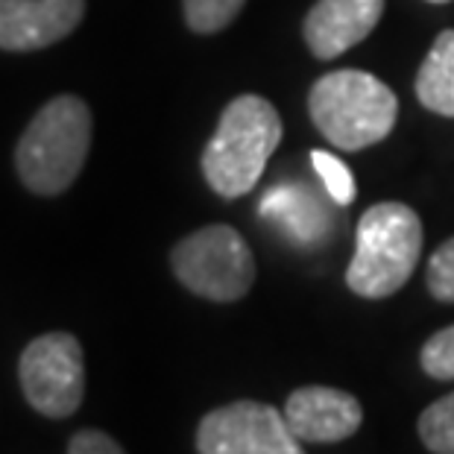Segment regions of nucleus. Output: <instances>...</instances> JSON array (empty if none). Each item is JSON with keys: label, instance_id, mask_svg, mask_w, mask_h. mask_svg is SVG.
<instances>
[{"label": "nucleus", "instance_id": "nucleus-5", "mask_svg": "<svg viewBox=\"0 0 454 454\" xmlns=\"http://www.w3.org/2000/svg\"><path fill=\"white\" fill-rule=\"evenodd\" d=\"M170 267L191 294L211 302H238L255 282L253 249L238 229L223 223L182 238L170 253Z\"/></svg>", "mask_w": 454, "mask_h": 454}, {"label": "nucleus", "instance_id": "nucleus-18", "mask_svg": "<svg viewBox=\"0 0 454 454\" xmlns=\"http://www.w3.org/2000/svg\"><path fill=\"white\" fill-rule=\"evenodd\" d=\"M428 4H449V0H428Z\"/></svg>", "mask_w": 454, "mask_h": 454}, {"label": "nucleus", "instance_id": "nucleus-1", "mask_svg": "<svg viewBox=\"0 0 454 454\" xmlns=\"http://www.w3.org/2000/svg\"><path fill=\"white\" fill-rule=\"evenodd\" d=\"M91 150V109L76 94L44 103L15 147V170L38 197L65 194Z\"/></svg>", "mask_w": 454, "mask_h": 454}, {"label": "nucleus", "instance_id": "nucleus-12", "mask_svg": "<svg viewBox=\"0 0 454 454\" xmlns=\"http://www.w3.org/2000/svg\"><path fill=\"white\" fill-rule=\"evenodd\" d=\"M419 437L434 454H454V393L431 402L419 417Z\"/></svg>", "mask_w": 454, "mask_h": 454}, {"label": "nucleus", "instance_id": "nucleus-14", "mask_svg": "<svg viewBox=\"0 0 454 454\" xmlns=\"http://www.w3.org/2000/svg\"><path fill=\"white\" fill-rule=\"evenodd\" d=\"M311 161H314V170L320 173L328 197H332L337 206H349V202L355 200V176H352V170L346 168L340 159L332 156V153H325V150H314Z\"/></svg>", "mask_w": 454, "mask_h": 454}, {"label": "nucleus", "instance_id": "nucleus-16", "mask_svg": "<svg viewBox=\"0 0 454 454\" xmlns=\"http://www.w3.org/2000/svg\"><path fill=\"white\" fill-rule=\"evenodd\" d=\"M428 291L437 302H454V238L428 261Z\"/></svg>", "mask_w": 454, "mask_h": 454}, {"label": "nucleus", "instance_id": "nucleus-4", "mask_svg": "<svg viewBox=\"0 0 454 454\" xmlns=\"http://www.w3.org/2000/svg\"><path fill=\"white\" fill-rule=\"evenodd\" d=\"M422 220L404 202H379L366 208L355 231V255L346 285L364 299H384L402 291L422 255Z\"/></svg>", "mask_w": 454, "mask_h": 454}, {"label": "nucleus", "instance_id": "nucleus-17", "mask_svg": "<svg viewBox=\"0 0 454 454\" xmlns=\"http://www.w3.org/2000/svg\"><path fill=\"white\" fill-rule=\"evenodd\" d=\"M67 454H127V451H123L121 442L112 440L109 434L85 428V431H76L71 437V442H67Z\"/></svg>", "mask_w": 454, "mask_h": 454}, {"label": "nucleus", "instance_id": "nucleus-8", "mask_svg": "<svg viewBox=\"0 0 454 454\" xmlns=\"http://www.w3.org/2000/svg\"><path fill=\"white\" fill-rule=\"evenodd\" d=\"M85 18V0H0V51H44L71 35Z\"/></svg>", "mask_w": 454, "mask_h": 454}, {"label": "nucleus", "instance_id": "nucleus-9", "mask_svg": "<svg viewBox=\"0 0 454 454\" xmlns=\"http://www.w3.org/2000/svg\"><path fill=\"white\" fill-rule=\"evenodd\" d=\"M285 419L302 442H340L361 428L364 408L352 393L314 384L287 395Z\"/></svg>", "mask_w": 454, "mask_h": 454}, {"label": "nucleus", "instance_id": "nucleus-10", "mask_svg": "<svg viewBox=\"0 0 454 454\" xmlns=\"http://www.w3.org/2000/svg\"><path fill=\"white\" fill-rule=\"evenodd\" d=\"M384 15V0H320L305 18V42L317 59H337L361 44Z\"/></svg>", "mask_w": 454, "mask_h": 454}, {"label": "nucleus", "instance_id": "nucleus-15", "mask_svg": "<svg viewBox=\"0 0 454 454\" xmlns=\"http://www.w3.org/2000/svg\"><path fill=\"white\" fill-rule=\"evenodd\" d=\"M422 370L437 381H454V325L442 328L422 346Z\"/></svg>", "mask_w": 454, "mask_h": 454}, {"label": "nucleus", "instance_id": "nucleus-3", "mask_svg": "<svg viewBox=\"0 0 454 454\" xmlns=\"http://www.w3.org/2000/svg\"><path fill=\"white\" fill-rule=\"evenodd\" d=\"M314 127L337 150L357 153L384 141L399 118V100L390 85L366 71H332L308 94Z\"/></svg>", "mask_w": 454, "mask_h": 454}, {"label": "nucleus", "instance_id": "nucleus-11", "mask_svg": "<svg viewBox=\"0 0 454 454\" xmlns=\"http://www.w3.org/2000/svg\"><path fill=\"white\" fill-rule=\"evenodd\" d=\"M417 98L428 112L454 118V30L437 35L417 74Z\"/></svg>", "mask_w": 454, "mask_h": 454}, {"label": "nucleus", "instance_id": "nucleus-2", "mask_svg": "<svg viewBox=\"0 0 454 454\" xmlns=\"http://www.w3.org/2000/svg\"><path fill=\"white\" fill-rule=\"evenodd\" d=\"M282 141L276 106L258 94H240L220 114L217 132L202 150V176L226 200L249 194Z\"/></svg>", "mask_w": 454, "mask_h": 454}, {"label": "nucleus", "instance_id": "nucleus-13", "mask_svg": "<svg viewBox=\"0 0 454 454\" xmlns=\"http://www.w3.org/2000/svg\"><path fill=\"white\" fill-rule=\"evenodd\" d=\"M247 0H182L185 21L194 33L211 35L220 33L235 21Z\"/></svg>", "mask_w": 454, "mask_h": 454}, {"label": "nucleus", "instance_id": "nucleus-6", "mask_svg": "<svg viewBox=\"0 0 454 454\" xmlns=\"http://www.w3.org/2000/svg\"><path fill=\"white\" fill-rule=\"evenodd\" d=\"M24 399L42 417L65 419L80 411L85 395L82 346L67 332H47L27 346L18 361Z\"/></svg>", "mask_w": 454, "mask_h": 454}, {"label": "nucleus", "instance_id": "nucleus-7", "mask_svg": "<svg viewBox=\"0 0 454 454\" xmlns=\"http://www.w3.org/2000/svg\"><path fill=\"white\" fill-rule=\"evenodd\" d=\"M200 454H305L285 411L240 399L202 417L197 428Z\"/></svg>", "mask_w": 454, "mask_h": 454}]
</instances>
